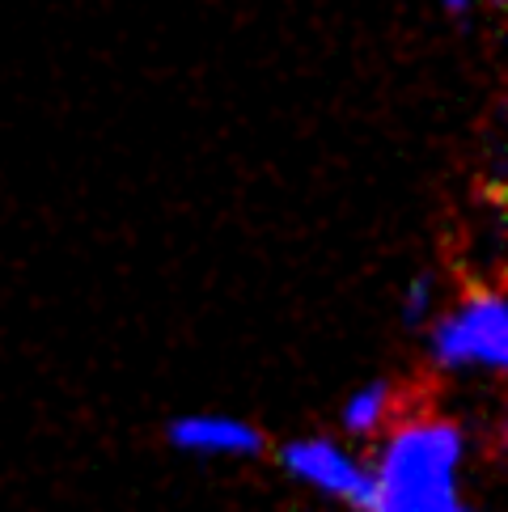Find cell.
Masks as SVG:
<instances>
[{
	"label": "cell",
	"mask_w": 508,
	"mask_h": 512,
	"mask_svg": "<svg viewBox=\"0 0 508 512\" xmlns=\"http://www.w3.org/2000/svg\"><path fill=\"white\" fill-rule=\"evenodd\" d=\"M496 5H500V0H496Z\"/></svg>",
	"instance_id": "8"
},
{
	"label": "cell",
	"mask_w": 508,
	"mask_h": 512,
	"mask_svg": "<svg viewBox=\"0 0 508 512\" xmlns=\"http://www.w3.org/2000/svg\"><path fill=\"white\" fill-rule=\"evenodd\" d=\"M170 445L187 453H212V457H250L263 453V432L250 428L246 419L229 415H183L170 424Z\"/></svg>",
	"instance_id": "4"
},
{
	"label": "cell",
	"mask_w": 508,
	"mask_h": 512,
	"mask_svg": "<svg viewBox=\"0 0 508 512\" xmlns=\"http://www.w3.org/2000/svg\"><path fill=\"white\" fill-rule=\"evenodd\" d=\"M462 428L445 415H407L390 428L369 470L373 512H462L458 470H462Z\"/></svg>",
	"instance_id": "1"
},
{
	"label": "cell",
	"mask_w": 508,
	"mask_h": 512,
	"mask_svg": "<svg viewBox=\"0 0 508 512\" xmlns=\"http://www.w3.org/2000/svg\"><path fill=\"white\" fill-rule=\"evenodd\" d=\"M445 5H449L453 13H462V9H466V0H445Z\"/></svg>",
	"instance_id": "7"
},
{
	"label": "cell",
	"mask_w": 508,
	"mask_h": 512,
	"mask_svg": "<svg viewBox=\"0 0 508 512\" xmlns=\"http://www.w3.org/2000/svg\"><path fill=\"white\" fill-rule=\"evenodd\" d=\"M432 364L437 369H504L508 364V309L496 288L475 284L453 314L432 326Z\"/></svg>",
	"instance_id": "2"
},
{
	"label": "cell",
	"mask_w": 508,
	"mask_h": 512,
	"mask_svg": "<svg viewBox=\"0 0 508 512\" xmlns=\"http://www.w3.org/2000/svg\"><path fill=\"white\" fill-rule=\"evenodd\" d=\"M280 462L288 474H297L301 483H310L318 491H326V496L335 500H348L352 508L360 512H373V479L369 470L356 462V457H348L339 445L331 441H293L280 449Z\"/></svg>",
	"instance_id": "3"
},
{
	"label": "cell",
	"mask_w": 508,
	"mask_h": 512,
	"mask_svg": "<svg viewBox=\"0 0 508 512\" xmlns=\"http://www.w3.org/2000/svg\"><path fill=\"white\" fill-rule=\"evenodd\" d=\"M432 309V276H415L407 288V301H403V318L407 322H420Z\"/></svg>",
	"instance_id": "6"
},
{
	"label": "cell",
	"mask_w": 508,
	"mask_h": 512,
	"mask_svg": "<svg viewBox=\"0 0 508 512\" xmlns=\"http://www.w3.org/2000/svg\"><path fill=\"white\" fill-rule=\"evenodd\" d=\"M398 407H403V402H398L394 381H369V386L356 390L348 398V407H343V428L352 436H373V432H381V424H386Z\"/></svg>",
	"instance_id": "5"
},
{
	"label": "cell",
	"mask_w": 508,
	"mask_h": 512,
	"mask_svg": "<svg viewBox=\"0 0 508 512\" xmlns=\"http://www.w3.org/2000/svg\"><path fill=\"white\" fill-rule=\"evenodd\" d=\"M462 512H466V508H462Z\"/></svg>",
	"instance_id": "9"
}]
</instances>
